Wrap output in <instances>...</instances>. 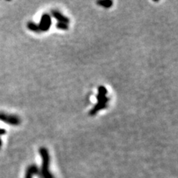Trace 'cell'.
I'll use <instances>...</instances> for the list:
<instances>
[{"instance_id":"cell-7","label":"cell","mask_w":178,"mask_h":178,"mask_svg":"<svg viewBox=\"0 0 178 178\" xmlns=\"http://www.w3.org/2000/svg\"><path fill=\"white\" fill-rule=\"evenodd\" d=\"M27 27L30 31L36 32V33H39L40 32L39 28V25L37 24H36L33 22H28L27 24Z\"/></svg>"},{"instance_id":"cell-4","label":"cell","mask_w":178,"mask_h":178,"mask_svg":"<svg viewBox=\"0 0 178 178\" xmlns=\"http://www.w3.org/2000/svg\"><path fill=\"white\" fill-rule=\"evenodd\" d=\"M40 32H46L50 29L51 26V17L48 13H44L41 17L39 24L38 25Z\"/></svg>"},{"instance_id":"cell-3","label":"cell","mask_w":178,"mask_h":178,"mask_svg":"<svg viewBox=\"0 0 178 178\" xmlns=\"http://www.w3.org/2000/svg\"><path fill=\"white\" fill-rule=\"evenodd\" d=\"M0 120L11 125H19L21 123L19 116L14 114H8L4 112H0Z\"/></svg>"},{"instance_id":"cell-10","label":"cell","mask_w":178,"mask_h":178,"mask_svg":"<svg viewBox=\"0 0 178 178\" xmlns=\"http://www.w3.org/2000/svg\"><path fill=\"white\" fill-rule=\"evenodd\" d=\"M6 133V131L3 128H0V135H3Z\"/></svg>"},{"instance_id":"cell-8","label":"cell","mask_w":178,"mask_h":178,"mask_svg":"<svg viewBox=\"0 0 178 178\" xmlns=\"http://www.w3.org/2000/svg\"><path fill=\"white\" fill-rule=\"evenodd\" d=\"M96 3L98 4L99 5L102 6V7H105V8H109L111 7L113 5V2L111 0H104V1H98L96 2Z\"/></svg>"},{"instance_id":"cell-6","label":"cell","mask_w":178,"mask_h":178,"mask_svg":"<svg viewBox=\"0 0 178 178\" xmlns=\"http://www.w3.org/2000/svg\"><path fill=\"white\" fill-rule=\"evenodd\" d=\"M40 174L39 169L36 165H29L27 169L25 174V178H32L33 175H39Z\"/></svg>"},{"instance_id":"cell-5","label":"cell","mask_w":178,"mask_h":178,"mask_svg":"<svg viewBox=\"0 0 178 178\" xmlns=\"http://www.w3.org/2000/svg\"><path fill=\"white\" fill-rule=\"evenodd\" d=\"M51 13H52V16L58 21V22H63V23L66 24L69 23V19L67 17H66L65 15L62 14L60 11H56V10H53V11H51Z\"/></svg>"},{"instance_id":"cell-11","label":"cell","mask_w":178,"mask_h":178,"mask_svg":"<svg viewBox=\"0 0 178 178\" xmlns=\"http://www.w3.org/2000/svg\"><path fill=\"white\" fill-rule=\"evenodd\" d=\"M2 140L0 139V148L2 147Z\"/></svg>"},{"instance_id":"cell-2","label":"cell","mask_w":178,"mask_h":178,"mask_svg":"<svg viewBox=\"0 0 178 178\" xmlns=\"http://www.w3.org/2000/svg\"><path fill=\"white\" fill-rule=\"evenodd\" d=\"M39 151V155L42 160L41 171H39L41 177L42 178H54V176L50 172L49 170L50 155L48 149L45 147H41Z\"/></svg>"},{"instance_id":"cell-9","label":"cell","mask_w":178,"mask_h":178,"mask_svg":"<svg viewBox=\"0 0 178 178\" xmlns=\"http://www.w3.org/2000/svg\"><path fill=\"white\" fill-rule=\"evenodd\" d=\"M56 27L61 30H68V25L66 23H63V22H57Z\"/></svg>"},{"instance_id":"cell-1","label":"cell","mask_w":178,"mask_h":178,"mask_svg":"<svg viewBox=\"0 0 178 178\" xmlns=\"http://www.w3.org/2000/svg\"><path fill=\"white\" fill-rule=\"evenodd\" d=\"M107 93L108 91L106 87L101 86L98 88V94L96 96V99H97L98 102L95 105L94 107L90 111L89 114L91 116H94L100 110L105 109L107 107V104L109 100L108 97L106 96Z\"/></svg>"}]
</instances>
